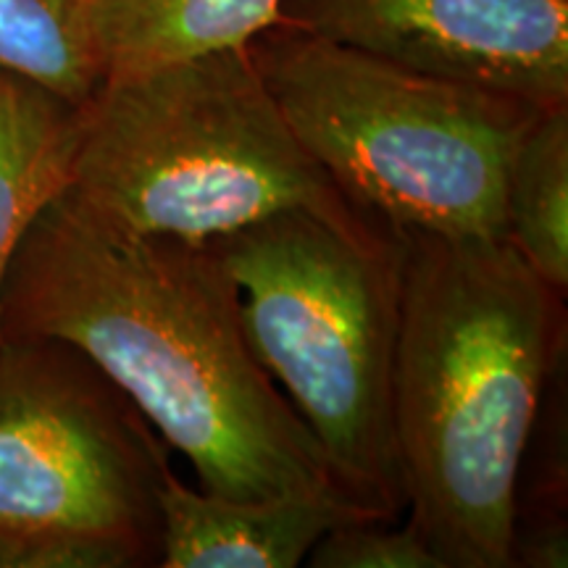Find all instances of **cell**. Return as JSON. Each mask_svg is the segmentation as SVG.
I'll use <instances>...</instances> for the list:
<instances>
[{
  "label": "cell",
  "instance_id": "1",
  "mask_svg": "<svg viewBox=\"0 0 568 568\" xmlns=\"http://www.w3.org/2000/svg\"><path fill=\"white\" fill-rule=\"evenodd\" d=\"M3 335L82 353L187 458L205 493L347 495L255 361L237 284L211 243L126 230L67 184L13 253Z\"/></svg>",
  "mask_w": 568,
  "mask_h": 568
},
{
  "label": "cell",
  "instance_id": "2",
  "mask_svg": "<svg viewBox=\"0 0 568 568\" xmlns=\"http://www.w3.org/2000/svg\"><path fill=\"white\" fill-rule=\"evenodd\" d=\"M400 234L393 424L408 521L443 568H510L558 293L508 240Z\"/></svg>",
  "mask_w": 568,
  "mask_h": 568
},
{
  "label": "cell",
  "instance_id": "3",
  "mask_svg": "<svg viewBox=\"0 0 568 568\" xmlns=\"http://www.w3.org/2000/svg\"><path fill=\"white\" fill-rule=\"evenodd\" d=\"M69 190L126 230L193 243L284 211L374 219L301 145L247 45L105 80L80 109Z\"/></svg>",
  "mask_w": 568,
  "mask_h": 568
},
{
  "label": "cell",
  "instance_id": "4",
  "mask_svg": "<svg viewBox=\"0 0 568 568\" xmlns=\"http://www.w3.org/2000/svg\"><path fill=\"white\" fill-rule=\"evenodd\" d=\"M247 345L366 514H406L393 424L403 234L284 211L211 240Z\"/></svg>",
  "mask_w": 568,
  "mask_h": 568
},
{
  "label": "cell",
  "instance_id": "5",
  "mask_svg": "<svg viewBox=\"0 0 568 568\" xmlns=\"http://www.w3.org/2000/svg\"><path fill=\"white\" fill-rule=\"evenodd\" d=\"M247 48L295 138L353 205L400 232L508 240V163L545 105L284 24Z\"/></svg>",
  "mask_w": 568,
  "mask_h": 568
},
{
  "label": "cell",
  "instance_id": "6",
  "mask_svg": "<svg viewBox=\"0 0 568 568\" xmlns=\"http://www.w3.org/2000/svg\"><path fill=\"white\" fill-rule=\"evenodd\" d=\"M166 450L74 347L38 337L0 345V527L159 566Z\"/></svg>",
  "mask_w": 568,
  "mask_h": 568
},
{
  "label": "cell",
  "instance_id": "7",
  "mask_svg": "<svg viewBox=\"0 0 568 568\" xmlns=\"http://www.w3.org/2000/svg\"><path fill=\"white\" fill-rule=\"evenodd\" d=\"M280 24L416 74L568 105V0H282Z\"/></svg>",
  "mask_w": 568,
  "mask_h": 568
},
{
  "label": "cell",
  "instance_id": "8",
  "mask_svg": "<svg viewBox=\"0 0 568 568\" xmlns=\"http://www.w3.org/2000/svg\"><path fill=\"white\" fill-rule=\"evenodd\" d=\"M159 506L161 568H295L332 527L374 518L332 489L230 497L190 489L174 471Z\"/></svg>",
  "mask_w": 568,
  "mask_h": 568
},
{
  "label": "cell",
  "instance_id": "9",
  "mask_svg": "<svg viewBox=\"0 0 568 568\" xmlns=\"http://www.w3.org/2000/svg\"><path fill=\"white\" fill-rule=\"evenodd\" d=\"M77 142V105L0 69V345L6 272L38 213L67 190Z\"/></svg>",
  "mask_w": 568,
  "mask_h": 568
},
{
  "label": "cell",
  "instance_id": "10",
  "mask_svg": "<svg viewBox=\"0 0 568 568\" xmlns=\"http://www.w3.org/2000/svg\"><path fill=\"white\" fill-rule=\"evenodd\" d=\"M282 0H92L105 80L245 48L280 24Z\"/></svg>",
  "mask_w": 568,
  "mask_h": 568
},
{
  "label": "cell",
  "instance_id": "11",
  "mask_svg": "<svg viewBox=\"0 0 568 568\" xmlns=\"http://www.w3.org/2000/svg\"><path fill=\"white\" fill-rule=\"evenodd\" d=\"M506 237L539 280L568 287V105L542 111L510 155Z\"/></svg>",
  "mask_w": 568,
  "mask_h": 568
},
{
  "label": "cell",
  "instance_id": "12",
  "mask_svg": "<svg viewBox=\"0 0 568 568\" xmlns=\"http://www.w3.org/2000/svg\"><path fill=\"white\" fill-rule=\"evenodd\" d=\"M0 69L77 109L105 82L92 0H0Z\"/></svg>",
  "mask_w": 568,
  "mask_h": 568
},
{
  "label": "cell",
  "instance_id": "13",
  "mask_svg": "<svg viewBox=\"0 0 568 568\" xmlns=\"http://www.w3.org/2000/svg\"><path fill=\"white\" fill-rule=\"evenodd\" d=\"M305 560L314 568H443L408 518H351L326 531Z\"/></svg>",
  "mask_w": 568,
  "mask_h": 568
},
{
  "label": "cell",
  "instance_id": "14",
  "mask_svg": "<svg viewBox=\"0 0 568 568\" xmlns=\"http://www.w3.org/2000/svg\"><path fill=\"white\" fill-rule=\"evenodd\" d=\"M0 568H130V564L122 552L103 545L0 527Z\"/></svg>",
  "mask_w": 568,
  "mask_h": 568
}]
</instances>
